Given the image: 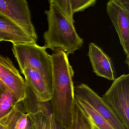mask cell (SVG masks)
Returning a JSON list of instances; mask_svg holds the SVG:
<instances>
[{"instance_id": "obj_1", "label": "cell", "mask_w": 129, "mask_h": 129, "mask_svg": "<svg viewBox=\"0 0 129 129\" xmlns=\"http://www.w3.org/2000/svg\"><path fill=\"white\" fill-rule=\"evenodd\" d=\"M51 57L52 80L50 102L52 113L62 126L65 129H71L72 108L75 99L74 70L68 55L63 51H54Z\"/></svg>"}, {"instance_id": "obj_2", "label": "cell", "mask_w": 129, "mask_h": 129, "mask_svg": "<svg viewBox=\"0 0 129 129\" xmlns=\"http://www.w3.org/2000/svg\"><path fill=\"white\" fill-rule=\"evenodd\" d=\"M44 13L48 24L47 30L43 35V47L45 49L62 51L69 56L82 47L84 40L77 33L74 22L69 20L57 6L50 4L49 10Z\"/></svg>"}, {"instance_id": "obj_3", "label": "cell", "mask_w": 129, "mask_h": 129, "mask_svg": "<svg viewBox=\"0 0 129 129\" xmlns=\"http://www.w3.org/2000/svg\"><path fill=\"white\" fill-rule=\"evenodd\" d=\"M44 47L36 42L13 44V54L19 67L20 71L25 68H30L38 71L45 82L51 94L52 63L51 55Z\"/></svg>"}, {"instance_id": "obj_4", "label": "cell", "mask_w": 129, "mask_h": 129, "mask_svg": "<svg viewBox=\"0 0 129 129\" xmlns=\"http://www.w3.org/2000/svg\"><path fill=\"white\" fill-rule=\"evenodd\" d=\"M102 98L125 128L129 129V74L116 78Z\"/></svg>"}, {"instance_id": "obj_5", "label": "cell", "mask_w": 129, "mask_h": 129, "mask_svg": "<svg viewBox=\"0 0 129 129\" xmlns=\"http://www.w3.org/2000/svg\"><path fill=\"white\" fill-rule=\"evenodd\" d=\"M0 14L14 23L35 42L37 41L38 37L27 0H0Z\"/></svg>"}, {"instance_id": "obj_6", "label": "cell", "mask_w": 129, "mask_h": 129, "mask_svg": "<svg viewBox=\"0 0 129 129\" xmlns=\"http://www.w3.org/2000/svg\"><path fill=\"white\" fill-rule=\"evenodd\" d=\"M107 10L126 56L125 63L129 67V6L118 0H110L107 4Z\"/></svg>"}, {"instance_id": "obj_7", "label": "cell", "mask_w": 129, "mask_h": 129, "mask_svg": "<svg viewBox=\"0 0 129 129\" xmlns=\"http://www.w3.org/2000/svg\"><path fill=\"white\" fill-rule=\"evenodd\" d=\"M75 98L90 105L114 129H126L102 98L85 83L74 87Z\"/></svg>"}, {"instance_id": "obj_8", "label": "cell", "mask_w": 129, "mask_h": 129, "mask_svg": "<svg viewBox=\"0 0 129 129\" xmlns=\"http://www.w3.org/2000/svg\"><path fill=\"white\" fill-rule=\"evenodd\" d=\"M0 80L14 95L17 102L24 99L26 87L25 80L11 60L1 54Z\"/></svg>"}, {"instance_id": "obj_9", "label": "cell", "mask_w": 129, "mask_h": 129, "mask_svg": "<svg viewBox=\"0 0 129 129\" xmlns=\"http://www.w3.org/2000/svg\"><path fill=\"white\" fill-rule=\"evenodd\" d=\"M88 56L93 72L98 76L114 81L116 74L110 57L94 43H89Z\"/></svg>"}, {"instance_id": "obj_10", "label": "cell", "mask_w": 129, "mask_h": 129, "mask_svg": "<svg viewBox=\"0 0 129 129\" xmlns=\"http://www.w3.org/2000/svg\"><path fill=\"white\" fill-rule=\"evenodd\" d=\"M0 39L13 44L35 42L17 25L1 14Z\"/></svg>"}, {"instance_id": "obj_11", "label": "cell", "mask_w": 129, "mask_h": 129, "mask_svg": "<svg viewBox=\"0 0 129 129\" xmlns=\"http://www.w3.org/2000/svg\"><path fill=\"white\" fill-rule=\"evenodd\" d=\"M20 72L25 77L26 83L32 89L38 101H50L51 94L42 77L38 71L32 68H25Z\"/></svg>"}, {"instance_id": "obj_12", "label": "cell", "mask_w": 129, "mask_h": 129, "mask_svg": "<svg viewBox=\"0 0 129 129\" xmlns=\"http://www.w3.org/2000/svg\"><path fill=\"white\" fill-rule=\"evenodd\" d=\"M71 129H92L90 117L75 99L73 103Z\"/></svg>"}, {"instance_id": "obj_13", "label": "cell", "mask_w": 129, "mask_h": 129, "mask_svg": "<svg viewBox=\"0 0 129 129\" xmlns=\"http://www.w3.org/2000/svg\"><path fill=\"white\" fill-rule=\"evenodd\" d=\"M25 113L22 101L17 102L8 114L0 119V124L7 129H14L17 122Z\"/></svg>"}, {"instance_id": "obj_14", "label": "cell", "mask_w": 129, "mask_h": 129, "mask_svg": "<svg viewBox=\"0 0 129 129\" xmlns=\"http://www.w3.org/2000/svg\"><path fill=\"white\" fill-rule=\"evenodd\" d=\"M75 99L98 128L114 129L104 118L86 102L79 99Z\"/></svg>"}, {"instance_id": "obj_15", "label": "cell", "mask_w": 129, "mask_h": 129, "mask_svg": "<svg viewBox=\"0 0 129 129\" xmlns=\"http://www.w3.org/2000/svg\"><path fill=\"white\" fill-rule=\"evenodd\" d=\"M17 103L14 95L6 89L0 95V119L8 114Z\"/></svg>"}, {"instance_id": "obj_16", "label": "cell", "mask_w": 129, "mask_h": 129, "mask_svg": "<svg viewBox=\"0 0 129 129\" xmlns=\"http://www.w3.org/2000/svg\"><path fill=\"white\" fill-rule=\"evenodd\" d=\"M29 117L31 119L33 129H52L51 124L50 116H47L42 112L35 113H28Z\"/></svg>"}, {"instance_id": "obj_17", "label": "cell", "mask_w": 129, "mask_h": 129, "mask_svg": "<svg viewBox=\"0 0 129 129\" xmlns=\"http://www.w3.org/2000/svg\"><path fill=\"white\" fill-rule=\"evenodd\" d=\"M49 3L57 6L60 9L69 20L74 22V14L72 11L70 0H48Z\"/></svg>"}, {"instance_id": "obj_18", "label": "cell", "mask_w": 129, "mask_h": 129, "mask_svg": "<svg viewBox=\"0 0 129 129\" xmlns=\"http://www.w3.org/2000/svg\"><path fill=\"white\" fill-rule=\"evenodd\" d=\"M97 0H70L73 14L82 11L94 4Z\"/></svg>"}, {"instance_id": "obj_19", "label": "cell", "mask_w": 129, "mask_h": 129, "mask_svg": "<svg viewBox=\"0 0 129 129\" xmlns=\"http://www.w3.org/2000/svg\"><path fill=\"white\" fill-rule=\"evenodd\" d=\"M28 119V115L27 113H23L17 122L14 129L25 128L27 124Z\"/></svg>"}, {"instance_id": "obj_20", "label": "cell", "mask_w": 129, "mask_h": 129, "mask_svg": "<svg viewBox=\"0 0 129 129\" xmlns=\"http://www.w3.org/2000/svg\"><path fill=\"white\" fill-rule=\"evenodd\" d=\"M50 122L52 129H65L56 120L53 114L50 116Z\"/></svg>"}, {"instance_id": "obj_21", "label": "cell", "mask_w": 129, "mask_h": 129, "mask_svg": "<svg viewBox=\"0 0 129 129\" xmlns=\"http://www.w3.org/2000/svg\"><path fill=\"white\" fill-rule=\"evenodd\" d=\"M24 129H33L32 122L28 116V121L26 126Z\"/></svg>"}, {"instance_id": "obj_22", "label": "cell", "mask_w": 129, "mask_h": 129, "mask_svg": "<svg viewBox=\"0 0 129 129\" xmlns=\"http://www.w3.org/2000/svg\"><path fill=\"white\" fill-rule=\"evenodd\" d=\"M7 88L3 83L0 80V95L2 94L3 92L4 91L6 90Z\"/></svg>"}, {"instance_id": "obj_23", "label": "cell", "mask_w": 129, "mask_h": 129, "mask_svg": "<svg viewBox=\"0 0 129 129\" xmlns=\"http://www.w3.org/2000/svg\"><path fill=\"white\" fill-rule=\"evenodd\" d=\"M124 5L129 6V0H118Z\"/></svg>"}, {"instance_id": "obj_24", "label": "cell", "mask_w": 129, "mask_h": 129, "mask_svg": "<svg viewBox=\"0 0 129 129\" xmlns=\"http://www.w3.org/2000/svg\"><path fill=\"white\" fill-rule=\"evenodd\" d=\"M91 119V118H90ZM91 122L92 126V129H99L96 126V125L95 124V123L93 122V121L91 119Z\"/></svg>"}, {"instance_id": "obj_25", "label": "cell", "mask_w": 129, "mask_h": 129, "mask_svg": "<svg viewBox=\"0 0 129 129\" xmlns=\"http://www.w3.org/2000/svg\"><path fill=\"white\" fill-rule=\"evenodd\" d=\"M0 129H7L5 127L2 125L1 124H0Z\"/></svg>"}, {"instance_id": "obj_26", "label": "cell", "mask_w": 129, "mask_h": 129, "mask_svg": "<svg viewBox=\"0 0 129 129\" xmlns=\"http://www.w3.org/2000/svg\"><path fill=\"white\" fill-rule=\"evenodd\" d=\"M3 41V40L1 39H0V42Z\"/></svg>"}]
</instances>
